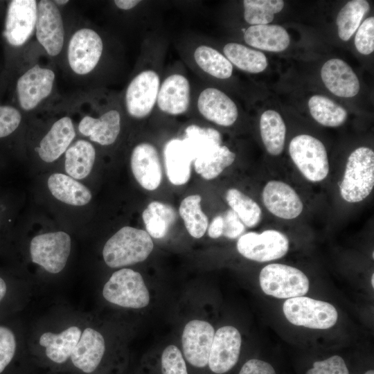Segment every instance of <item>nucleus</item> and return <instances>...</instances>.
<instances>
[{
    "instance_id": "nucleus-1",
    "label": "nucleus",
    "mask_w": 374,
    "mask_h": 374,
    "mask_svg": "<svg viewBox=\"0 0 374 374\" xmlns=\"http://www.w3.org/2000/svg\"><path fill=\"white\" fill-rule=\"evenodd\" d=\"M154 244L147 231L132 226H123L104 245L103 257L111 268H118L144 261L150 254Z\"/></svg>"
},
{
    "instance_id": "nucleus-2",
    "label": "nucleus",
    "mask_w": 374,
    "mask_h": 374,
    "mask_svg": "<svg viewBox=\"0 0 374 374\" xmlns=\"http://www.w3.org/2000/svg\"><path fill=\"white\" fill-rule=\"evenodd\" d=\"M374 186V152L359 147L348 157L343 179L339 184L341 197L357 203L366 199Z\"/></svg>"
},
{
    "instance_id": "nucleus-3",
    "label": "nucleus",
    "mask_w": 374,
    "mask_h": 374,
    "mask_svg": "<svg viewBox=\"0 0 374 374\" xmlns=\"http://www.w3.org/2000/svg\"><path fill=\"white\" fill-rule=\"evenodd\" d=\"M103 297L116 305L139 309L147 306L150 294L140 273L128 268L114 272L103 289Z\"/></svg>"
},
{
    "instance_id": "nucleus-4",
    "label": "nucleus",
    "mask_w": 374,
    "mask_h": 374,
    "mask_svg": "<svg viewBox=\"0 0 374 374\" xmlns=\"http://www.w3.org/2000/svg\"><path fill=\"white\" fill-rule=\"evenodd\" d=\"M283 311L292 324L312 329L330 328L338 319V312L331 303L304 296L287 299Z\"/></svg>"
},
{
    "instance_id": "nucleus-5",
    "label": "nucleus",
    "mask_w": 374,
    "mask_h": 374,
    "mask_svg": "<svg viewBox=\"0 0 374 374\" xmlns=\"http://www.w3.org/2000/svg\"><path fill=\"white\" fill-rule=\"evenodd\" d=\"M259 282L265 294L277 299L304 296L310 287L309 279L302 271L279 263L264 267L260 272Z\"/></svg>"
},
{
    "instance_id": "nucleus-6",
    "label": "nucleus",
    "mask_w": 374,
    "mask_h": 374,
    "mask_svg": "<svg viewBox=\"0 0 374 374\" xmlns=\"http://www.w3.org/2000/svg\"><path fill=\"white\" fill-rule=\"evenodd\" d=\"M290 155L301 173L308 181L319 182L329 172L326 148L317 138L300 134L294 137L289 145Z\"/></svg>"
},
{
    "instance_id": "nucleus-7",
    "label": "nucleus",
    "mask_w": 374,
    "mask_h": 374,
    "mask_svg": "<svg viewBox=\"0 0 374 374\" xmlns=\"http://www.w3.org/2000/svg\"><path fill=\"white\" fill-rule=\"evenodd\" d=\"M71 246V237L64 231L37 235L30 243L31 260L48 273L58 274L66 265Z\"/></svg>"
},
{
    "instance_id": "nucleus-8",
    "label": "nucleus",
    "mask_w": 374,
    "mask_h": 374,
    "mask_svg": "<svg viewBox=\"0 0 374 374\" xmlns=\"http://www.w3.org/2000/svg\"><path fill=\"white\" fill-rule=\"evenodd\" d=\"M103 41L93 29L83 27L71 37L67 46V61L71 70L78 75L91 73L103 52Z\"/></svg>"
},
{
    "instance_id": "nucleus-9",
    "label": "nucleus",
    "mask_w": 374,
    "mask_h": 374,
    "mask_svg": "<svg viewBox=\"0 0 374 374\" xmlns=\"http://www.w3.org/2000/svg\"><path fill=\"white\" fill-rule=\"evenodd\" d=\"M236 247L244 258L265 262L283 257L289 250V240L277 230H265L260 233L251 231L239 238Z\"/></svg>"
},
{
    "instance_id": "nucleus-10",
    "label": "nucleus",
    "mask_w": 374,
    "mask_h": 374,
    "mask_svg": "<svg viewBox=\"0 0 374 374\" xmlns=\"http://www.w3.org/2000/svg\"><path fill=\"white\" fill-rule=\"evenodd\" d=\"M55 80V72L47 67L35 64L26 71L16 82L20 109L25 112L36 109L51 94Z\"/></svg>"
},
{
    "instance_id": "nucleus-11",
    "label": "nucleus",
    "mask_w": 374,
    "mask_h": 374,
    "mask_svg": "<svg viewBox=\"0 0 374 374\" xmlns=\"http://www.w3.org/2000/svg\"><path fill=\"white\" fill-rule=\"evenodd\" d=\"M35 35L38 43L49 56L56 57L61 53L65 36L64 21L53 1H37Z\"/></svg>"
},
{
    "instance_id": "nucleus-12",
    "label": "nucleus",
    "mask_w": 374,
    "mask_h": 374,
    "mask_svg": "<svg viewBox=\"0 0 374 374\" xmlns=\"http://www.w3.org/2000/svg\"><path fill=\"white\" fill-rule=\"evenodd\" d=\"M159 87V76L153 70H144L134 76L125 93L128 114L137 119L148 116L157 103Z\"/></svg>"
},
{
    "instance_id": "nucleus-13",
    "label": "nucleus",
    "mask_w": 374,
    "mask_h": 374,
    "mask_svg": "<svg viewBox=\"0 0 374 374\" xmlns=\"http://www.w3.org/2000/svg\"><path fill=\"white\" fill-rule=\"evenodd\" d=\"M37 15L35 0H12L9 1L4 24L3 37L13 47L24 45L31 37Z\"/></svg>"
},
{
    "instance_id": "nucleus-14",
    "label": "nucleus",
    "mask_w": 374,
    "mask_h": 374,
    "mask_svg": "<svg viewBox=\"0 0 374 374\" xmlns=\"http://www.w3.org/2000/svg\"><path fill=\"white\" fill-rule=\"evenodd\" d=\"M215 330L202 320H192L184 327L181 341L186 360L193 366L205 367L208 362Z\"/></svg>"
},
{
    "instance_id": "nucleus-15",
    "label": "nucleus",
    "mask_w": 374,
    "mask_h": 374,
    "mask_svg": "<svg viewBox=\"0 0 374 374\" xmlns=\"http://www.w3.org/2000/svg\"><path fill=\"white\" fill-rule=\"evenodd\" d=\"M242 344L239 330L233 326H225L215 332L208 358L211 371L223 374L237 363Z\"/></svg>"
},
{
    "instance_id": "nucleus-16",
    "label": "nucleus",
    "mask_w": 374,
    "mask_h": 374,
    "mask_svg": "<svg viewBox=\"0 0 374 374\" xmlns=\"http://www.w3.org/2000/svg\"><path fill=\"white\" fill-rule=\"evenodd\" d=\"M262 198L267 210L279 218L294 219L303 210V202L295 190L280 181H268L262 190Z\"/></svg>"
},
{
    "instance_id": "nucleus-17",
    "label": "nucleus",
    "mask_w": 374,
    "mask_h": 374,
    "mask_svg": "<svg viewBox=\"0 0 374 374\" xmlns=\"http://www.w3.org/2000/svg\"><path fill=\"white\" fill-rule=\"evenodd\" d=\"M130 166L134 178L142 188L154 190L160 186L161 166L158 152L152 144L141 143L134 148Z\"/></svg>"
},
{
    "instance_id": "nucleus-18",
    "label": "nucleus",
    "mask_w": 374,
    "mask_h": 374,
    "mask_svg": "<svg viewBox=\"0 0 374 374\" xmlns=\"http://www.w3.org/2000/svg\"><path fill=\"white\" fill-rule=\"evenodd\" d=\"M197 108L206 119L224 127L232 125L238 116L235 103L223 91L213 87L200 93Z\"/></svg>"
},
{
    "instance_id": "nucleus-19",
    "label": "nucleus",
    "mask_w": 374,
    "mask_h": 374,
    "mask_svg": "<svg viewBox=\"0 0 374 374\" xmlns=\"http://www.w3.org/2000/svg\"><path fill=\"white\" fill-rule=\"evenodd\" d=\"M75 135L74 124L69 116L58 118L41 139L37 149L39 157L46 163L56 161L65 153Z\"/></svg>"
},
{
    "instance_id": "nucleus-20",
    "label": "nucleus",
    "mask_w": 374,
    "mask_h": 374,
    "mask_svg": "<svg viewBox=\"0 0 374 374\" xmlns=\"http://www.w3.org/2000/svg\"><path fill=\"white\" fill-rule=\"evenodd\" d=\"M188 80L181 74L168 76L159 87L157 104L163 112L172 116L185 113L190 104Z\"/></svg>"
},
{
    "instance_id": "nucleus-21",
    "label": "nucleus",
    "mask_w": 374,
    "mask_h": 374,
    "mask_svg": "<svg viewBox=\"0 0 374 374\" xmlns=\"http://www.w3.org/2000/svg\"><path fill=\"white\" fill-rule=\"evenodd\" d=\"M321 76L325 86L337 96L350 98L359 91V82L356 74L341 59L328 60L321 68Z\"/></svg>"
},
{
    "instance_id": "nucleus-22",
    "label": "nucleus",
    "mask_w": 374,
    "mask_h": 374,
    "mask_svg": "<svg viewBox=\"0 0 374 374\" xmlns=\"http://www.w3.org/2000/svg\"><path fill=\"white\" fill-rule=\"evenodd\" d=\"M78 129L84 136L100 145H110L117 139L121 131V114L116 109H109L99 117L83 116Z\"/></svg>"
},
{
    "instance_id": "nucleus-23",
    "label": "nucleus",
    "mask_w": 374,
    "mask_h": 374,
    "mask_svg": "<svg viewBox=\"0 0 374 374\" xmlns=\"http://www.w3.org/2000/svg\"><path fill=\"white\" fill-rule=\"evenodd\" d=\"M105 351V341L102 334L92 328H86L70 359L75 367L85 373H91L100 364Z\"/></svg>"
},
{
    "instance_id": "nucleus-24",
    "label": "nucleus",
    "mask_w": 374,
    "mask_h": 374,
    "mask_svg": "<svg viewBox=\"0 0 374 374\" xmlns=\"http://www.w3.org/2000/svg\"><path fill=\"white\" fill-rule=\"evenodd\" d=\"M164 161L166 175L170 183L181 186L188 181L194 159L184 141L175 139L166 144Z\"/></svg>"
},
{
    "instance_id": "nucleus-25",
    "label": "nucleus",
    "mask_w": 374,
    "mask_h": 374,
    "mask_svg": "<svg viewBox=\"0 0 374 374\" xmlns=\"http://www.w3.org/2000/svg\"><path fill=\"white\" fill-rule=\"evenodd\" d=\"M47 185L55 199L69 205L82 206L87 204L92 197L87 186L66 174H51L48 178Z\"/></svg>"
},
{
    "instance_id": "nucleus-26",
    "label": "nucleus",
    "mask_w": 374,
    "mask_h": 374,
    "mask_svg": "<svg viewBox=\"0 0 374 374\" xmlns=\"http://www.w3.org/2000/svg\"><path fill=\"white\" fill-rule=\"evenodd\" d=\"M82 331L76 326L68 327L59 333L44 332L39 337L40 346L45 348L46 357L56 364H63L71 357Z\"/></svg>"
},
{
    "instance_id": "nucleus-27",
    "label": "nucleus",
    "mask_w": 374,
    "mask_h": 374,
    "mask_svg": "<svg viewBox=\"0 0 374 374\" xmlns=\"http://www.w3.org/2000/svg\"><path fill=\"white\" fill-rule=\"evenodd\" d=\"M244 39L252 47L271 52L285 50L290 41L287 30L275 24L251 26L245 30Z\"/></svg>"
},
{
    "instance_id": "nucleus-28",
    "label": "nucleus",
    "mask_w": 374,
    "mask_h": 374,
    "mask_svg": "<svg viewBox=\"0 0 374 374\" xmlns=\"http://www.w3.org/2000/svg\"><path fill=\"white\" fill-rule=\"evenodd\" d=\"M64 154V169L69 176L80 180L90 174L96 154L91 142L79 139L69 146Z\"/></svg>"
},
{
    "instance_id": "nucleus-29",
    "label": "nucleus",
    "mask_w": 374,
    "mask_h": 374,
    "mask_svg": "<svg viewBox=\"0 0 374 374\" xmlns=\"http://www.w3.org/2000/svg\"><path fill=\"white\" fill-rule=\"evenodd\" d=\"M235 159V154L227 147L217 145L205 151L196 158L194 163L195 170L204 179H213L231 166Z\"/></svg>"
},
{
    "instance_id": "nucleus-30",
    "label": "nucleus",
    "mask_w": 374,
    "mask_h": 374,
    "mask_svg": "<svg viewBox=\"0 0 374 374\" xmlns=\"http://www.w3.org/2000/svg\"><path fill=\"white\" fill-rule=\"evenodd\" d=\"M147 233L156 239L165 237L177 218L173 207L167 204L154 201L142 213Z\"/></svg>"
},
{
    "instance_id": "nucleus-31",
    "label": "nucleus",
    "mask_w": 374,
    "mask_h": 374,
    "mask_svg": "<svg viewBox=\"0 0 374 374\" xmlns=\"http://www.w3.org/2000/svg\"><path fill=\"white\" fill-rule=\"evenodd\" d=\"M260 130L267 151L271 155H279L283 150L286 133L281 116L274 110L264 112L260 119Z\"/></svg>"
},
{
    "instance_id": "nucleus-32",
    "label": "nucleus",
    "mask_w": 374,
    "mask_h": 374,
    "mask_svg": "<svg viewBox=\"0 0 374 374\" xmlns=\"http://www.w3.org/2000/svg\"><path fill=\"white\" fill-rule=\"evenodd\" d=\"M223 52L231 64L249 73H260L267 66V60L264 53L238 43L226 44Z\"/></svg>"
},
{
    "instance_id": "nucleus-33",
    "label": "nucleus",
    "mask_w": 374,
    "mask_h": 374,
    "mask_svg": "<svg viewBox=\"0 0 374 374\" xmlns=\"http://www.w3.org/2000/svg\"><path fill=\"white\" fill-rule=\"evenodd\" d=\"M194 60L205 73L218 79H227L233 72L232 64L216 49L201 45L194 51Z\"/></svg>"
},
{
    "instance_id": "nucleus-34",
    "label": "nucleus",
    "mask_w": 374,
    "mask_h": 374,
    "mask_svg": "<svg viewBox=\"0 0 374 374\" xmlns=\"http://www.w3.org/2000/svg\"><path fill=\"white\" fill-rule=\"evenodd\" d=\"M308 107L313 118L323 126H340L347 118L344 108L323 96H312L308 101Z\"/></svg>"
},
{
    "instance_id": "nucleus-35",
    "label": "nucleus",
    "mask_w": 374,
    "mask_h": 374,
    "mask_svg": "<svg viewBox=\"0 0 374 374\" xmlns=\"http://www.w3.org/2000/svg\"><path fill=\"white\" fill-rule=\"evenodd\" d=\"M201 200L199 195H189L182 200L179 208L186 229L195 238H202L208 226V217L201 208Z\"/></svg>"
},
{
    "instance_id": "nucleus-36",
    "label": "nucleus",
    "mask_w": 374,
    "mask_h": 374,
    "mask_svg": "<svg viewBox=\"0 0 374 374\" xmlns=\"http://www.w3.org/2000/svg\"><path fill=\"white\" fill-rule=\"evenodd\" d=\"M369 9V3L365 0L350 1L341 9L337 17V25L341 40L348 41L353 36Z\"/></svg>"
},
{
    "instance_id": "nucleus-37",
    "label": "nucleus",
    "mask_w": 374,
    "mask_h": 374,
    "mask_svg": "<svg viewBox=\"0 0 374 374\" xmlns=\"http://www.w3.org/2000/svg\"><path fill=\"white\" fill-rule=\"evenodd\" d=\"M226 200L242 223L250 228L256 226L261 220L262 211L251 198L236 188H229L226 192Z\"/></svg>"
},
{
    "instance_id": "nucleus-38",
    "label": "nucleus",
    "mask_w": 374,
    "mask_h": 374,
    "mask_svg": "<svg viewBox=\"0 0 374 374\" xmlns=\"http://www.w3.org/2000/svg\"><path fill=\"white\" fill-rule=\"evenodd\" d=\"M244 18L252 25H266L272 21L274 15L284 6L282 0H244Z\"/></svg>"
},
{
    "instance_id": "nucleus-39",
    "label": "nucleus",
    "mask_w": 374,
    "mask_h": 374,
    "mask_svg": "<svg viewBox=\"0 0 374 374\" xmlns=\"http://www.w3.org/2000/svg\"><path fill=\"white\" fill-rule=\"evenodd\" d=\"M18 340L11 325L0 322V374L8 371L17 355Z\"/></svg>"
},
{
    "instance_id": "nucleus-40",
    "label": "nucleus",
    "mask_w": 374,
    "mask_h": 374,
    "mask_svg": "<svg viewBox=\"0 0 374 374\" xmlns=\"http://www.w3.org/2000/svg\"><path fill=\"white\" fill-rule=\"evenodd\" d=\"M22 121L21 111L9 105H0V141L12 136L19 129Z\"/></svg>"
},
{
    "instance_id": "nucleus-41",
    "label": "nucleus",
    "mask_w": 374,
    "mask_h": 374,
    "mask_svg": "<svg viewBox=\"0 0 374 374\" xmlns=\"http://www.w3.org/2000/svg\"><path fill=\"white\" fill-rule=\"evenodd\" d=\"M161 371L162 374H188L185 360L177 346L169 345L163 350Z\"/></svg>"
},
{
    "instance_id": "nucleus-42",
    "label": "nucleus",
    "mask_w": 374,
    "mask_h": 374,
    "mask_svg": "<svg viewBox=\"0 0 374 374\" xmlns=\"http://www.w3.org/2000/svg\"><path fill=\"white\" fill-rule=\"evenodd\" d=\"M355 45L359 53L369 55L374 51V17L366 19L359 26L355 38Z\"/></svg>"
},
{
    "instance_id": "nucleus-43",
    "label": "nucleus",
    "mask_w": 374,
    "mask_h": 374,
    "mask_svg": "<svg viewBox=\"0 0 374 374\" xmlns=\"http://www.w3.org/2000/svg\"><path fill=\"white\" fill-rule=\"evenodd\" d=\"M306 374H349V371L341 357L333 355L315 362Z\"/></svg>"
},
{
    "instance_id": "nucleus-44",
    "label": "nucleus",
    "mask_w": 374,
    "mask_h": 374,
    "mask_svg": "<svg viewBox=\"0 0 374 374\" xmlns=\"http://www.w3.org/2000/svg\"><path fill=\"white\" fill-rule=\"evenodd\" d=\"M222 218V235L224 237L229 239H235L244 231V224L237 214L231 208L224 212Z\"/></svg>"
},
{
    "instance_id": "nucleus-45",
    "label": "nucleus",
    "mask_w": 374,
    "mask_h": 374,
    "mask_svg": "<svg viewBox=\"0 0 374 374\" xmlns=\"http://www.w3.org/2000/svg\"><path fill=\"white\" fill-rule=\"evenodd\" d=\"M239 374H276L273 366L268 362L251 359L242 366Z\"/></svg>"
},
{
    "instance_id": "nucleus-46",
    "label": "nucleus",
    "mask_w": 374,
    "mask_h": 374,
    "mask_svg": "<svg viewBox=\"0 0 374 374\" xmlns=\"http://www.w3.org/2000/svg\"><path fill=\"white\" fill-rule=\"evenodd\" d=\"M10 280L4 274L0 273V312L4 311L6 303L10 296Z\"/></svg>"
},
{
    "instance_id": "nucleus-47",
    "label": "nucleus",
    "mask_w": 374,
    "mask_h": 374,
    "mask_svg": "<svg viewBox=\"0 0 374 374\" xmlns=\"http://www.w3.org/2000/svg\"><path fill=\"white\" fill-rule=\"evenodd\" d=\"M208 235L210 238L215 239L222 235L223 233V218L222 215L215 216L208 226Z\"/></svg>"
},
{
    "instance_id": "nucleus-48",
    "label": "nucleus",
    "mask_w": 374,
    "mask_h": 374,
    "mask_svg": "<svg viewBox=\"0 0 374 374\" xmlns=\"http://www.w3.org/2000/svg\"><path fill=\"white\" fill-rule=\"evenodd\" d=\"M141 1L138 0H115V6L121 10H128L135 8Z\"/></svg>"
},
{
    "instance_id": "nucleus-49",
    "label": "nucleus",
    "mask_w": 374,
    "mask_h": 374,
    "mask_svg": "<svg viewBox=\"0 0 374 374\" xmlns=\"http://www.w3.org/2000/svg\"><path fill=\"white\" fill-rule=\"evenodd\" d=\"M53 1L57 6H58V5L64 6V5L69 3L68 0H57V1Z\"/></svg>"
},
{
    "instance_id": "nucleus-50",
    "label": "nucleus",
    "mask_w": 374,
    "mask_h": 374,
    "mask_svg": "<svg viewBox=\"0 0 374 374\" xmlns=\"http://www.w3.org/2000/svg\"><path fill=\"white\" fill-rule=\"evenodd\" d=\"M371 283L372 287H374V274H373L371 276Z\"/></svg>"
},
{
    "instance_id": "nucleus-51",
    "label": "nucleus",
    "mask_w": 374,
    "mask_h": 374,
    "mask_svg": "<svg viewBox=\"0 0 374 374\" xmlns=\"http://www.w3.org/2000/svg\"><path fill=\"white\" fill-rule=\"evenodd\" d=\"M364 374H374V371L373 369L368 370L366 372H365Z\"/></svg>"
},
{
    "instance_id": "nucleus-52",
    "label": "nucleus",
    "mask_w": 374,
    "mask_h": 374,
    "mask_svg": "<svg viewBox=\"0 0 374 374\" xmlns=\"http://www.w3.org/2000/svg\"><path fill=\"white\" fill-rule=\"evenodd\" d=\"M372 258H374V252L373 251L372 253Z\"/></svg>"
},
{
    "instance_id": "nucleus-53",
    "label": "nucleus",
    "mask_w": 374,
    "mask_h": 374,
    "mask_svg": "<svg viewBox=\"0 0 374 374\" xmlns=\"http://www.w3.org/2000/svg\"><path fill=\"white\" fill-rule=\"evenodd\" d=\"M1 212H0V221H1Z\"/></svg>"
}]
</instances>
